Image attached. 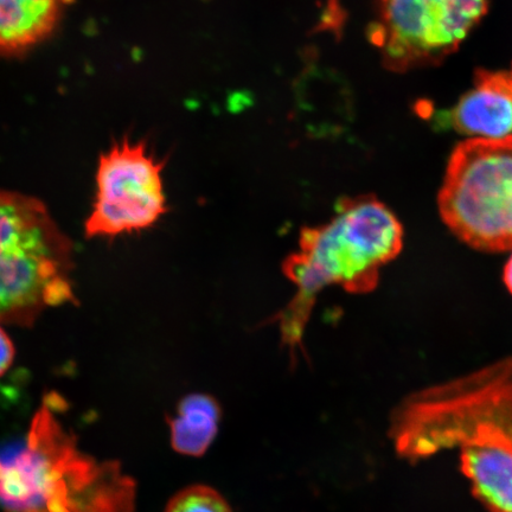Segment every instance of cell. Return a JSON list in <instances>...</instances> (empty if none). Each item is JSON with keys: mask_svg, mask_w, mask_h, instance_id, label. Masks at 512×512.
Wrapping results in <instances>:
<instances>
[{"mask_svg": "<svg viewBox=\"0 0 512 512\" xmlns=\"http://www.w3.org/2000/svg\"><path fill=\"white\" fill-rule=\"evenodd\" d=\"M388 439L411 465L454 454L480 507L512 512V355L409 393Z\"/></svg>", "mask_w": 512, "mask_h": 512, "instance_id": "1", "label": "cell"}, {"mask_svg": "<svg viewBox=\"0 0 512 512\" xmlns=\"http://www.w3.org/2000/svg\"><path fill=\"white\" fill-rule=\"evenodd\" d=\"M403 240L398 216L371 194L342 198L329 222L302 229L298 251L283 265L296 293L274 317L293 362L304 350L306 326L319 293L330 286L352 294L373 292L383 267L401 254Z\"/></svg>", "mask_w": 512, "mask_h": 512, "instance_id": "2", "label": "cell"}, {"mask_svg": "<svg viewBox=\"0 0 512 512\" xmlns=\"http://www.w3.org/2000/svg\"><path fill=\"white\" fill-rule=\"evenodd\" d=\"M136 482L118 463L82 453L44 405L27 445L0 459V507L8 512H134Z\"/></svg>", "mask_w": 512, "mask_h": 512, "instance_id": "3", "label": "cell"}, {"mask_svg": "<svg viewBox=\"0 0 512 512\" xmlns=\"http://www.w3.org/2000/svg\"><path fill=\"white\" fill-rule=\"evenodd\" d=\"M74 246L44 203L0 189V325L30 328L41 313L76 304Z\"/></svg>", "mask_w": 512, "mask_h": 512, "instance_id": "4", "label": "cell"}, {"mask_svg": "<svg viewBox=\"0 0 512 512\" xmlns=\"http://www.w3.org/2000/svg\"><path fill=\"white\" fill-rule=\"evenodd\" d=\"M437 203L441 221L464 245L512 252V134L454 147Z\"/></svg>", "mask_w": 512, "mask_h": 512, "instance_id": "5", "label": "cell"}, {"mask_svg": "<svg viewBox=\"0 0 512 512\" xmlns=\"http://www.w3.org/2000/svg\"><path fill=\"white\" fill-rule=\"evenodd\" d=\"M490 0H379L369 38L395 73L439 66L482 21Z\"/></svg>", "mask_w": 512, "mask_h": 512, "instance_id": "6", "label": "cell"}, {"mask_svg": "<svg viewBox=\"0 0 512 512\" xmlns=\"http://www.w3.org/2000/svg\"><path fill=\"white\" fill-rule=\"evenodd\" d=\"M163 170L146 143L124 138L113 144L99 159L87 238H117L155 226L168 210Z\"/></svg>", "mask_w": 512, "mask_h": 512, "instance_id": "7", "label": "cell"}, {"mask_svg": "<svg viewBox=\"0 0 512 512\" xmlns=\"http://www.w3.org/2000/svg\"><path fill=\"white\" fill-rule=\"evenodd\" d=\"M438 124L472 138L498 139L512 134V68L477 69L475 86Z\"/></svg>", "mask_w": 512, "mask_h": 512, "instance_id": "8", "label": "cell"}, {"mask_svg": "<svg viewBox=\"0 0 512 512\" xmlns=\"http://www.w3.org/2000/svg\"><path fill=\"white\" fill-rule=\"evenodd\" d=\"M68 0H0V55L17 56L44 42L60 24Z\"/></svg>", "mask_w": 512, "mask_h": 512, "instance_id": "9", "label": "cell"}, {"mask_svg": "<svg viewBox=\"0 0 512 512\" xmlns=\"http://www.w3.org/2000/svg\"><path fill=\"white\" fill-rule=\"evenodd\" d=\"M221 418L220 403L213 396L202 393L185 396L168 420L172 448L182 456H203L219 433Z\"/></svg>", "mask_w": 512, "mask_h": 512, "instance_id": "10", "label": "cell"}, {"mask_svg": "<svg viewBox=\"0 0 512 512\" xmlns=\"http://www.w3.org/2000/svg\"><path fill=\"white\" fill-rule=\"evenodd\" d=\"M164 512H233L219 491L211 486H187L170 499Z\"/></svg>", "mask_w": 512, "mask_h": 512, "instance_id": "11", "label": "cell"}, {"mask_svg": "<svg viewBox=\"0 0 512 512\" xmlns=\"http://www.w3.org/2000/svg\"><path fill=\"white\" fill-rule=\"evenodd\" d=\"M16 349L6 331L0 325V376L6 374L14 364Z\"/></svg>", "mask_w": 512, "mask_h": 512, "instance_id": "12", "label": "cell"}, {"mask_svg": "<svg viewBox=\"0 0 512 512\" xmlns=\"http://www.w3.org/2000/svg\"><path fill=\"white\" fill-rule=\"evenodd\" d=\"M503 283L512 296V253L503 268Z\"/></svg>", "mask_w": 512, "mask_h": 512, "instance_id": "13", "label": "cell"}]
</instances>
